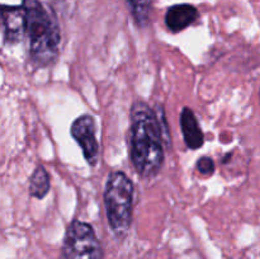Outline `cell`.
Returning <instances> with one entry per match:
<instances>
[{"label":"cell","instance_id":"1","mask_svg":"<svg viewBox=\"0 0 260 259\" xmlns=\"http://www.w3.org/2000/svg\"><path fill=\"white\" fill-rule=\"evenodd\" d=\"M129 146L131 161L141 177L152 178L164 164V135L156 111L142 101L131 107Z\"/></svg>","mask_w":260,"mask_h":259},{"label":"cell","instance_id":"2","mask_svg":"<svg viewBox=\"0 0 260 259\" xmlns=\"http://www.w3.org/2000/svg\"><path fill=\"white\" fill-rule=\"evenodd\" d=\"M27 17L29 58L37 68H45L56 60L60 51L61 32L55 14L40 0H23Z\"/></svg>","mask_w":260,"mask_h":259},{"label":"cell","instance_id":"3","mask_svg":"<svg viewBox=\"0 0 260 259\" xmlns=\"http://www.w3.org/2000/svg\"><path fill=\"white\" fill-rule=\"evenodd\" d=\"M103 197L109 228L117 238H124L134 215V183L126 173L112 172L107 178Z\"/></svg>","mask_w":260,"mask_h":259},{"label":"cell","instance_id":"4","mask_svg":"<svg viewBox=\"0 0 260 259\" xmlns=\"http://www.w3.org/2000/svg\"><path fill=\"white\" fill-rule=\"evenodd\" d=\"M60 259H103L101 241L90 223L74 220L68 226Z\"/></svg>","mask_w":260,"mask_h":259},{"label":"cell","instance_id":"5","mask_svg":"<svg viewBox=\"0 0 260 259\" xmlns=\"http://www.w3.org/2000/svg\"><path fill=\"white\" fill-rule=\"evenodd\" d=\"M70 134L83 150V155L90 167L99 160V142L96 140L95 119L90 114H81L71 123Z\"/></svg>","mask_w":260,"mask_h":259},{"label":"cell","instance_id":"6","mask_svg":"<svg viewBox=\"0 0 260 259\" xmlns=\"http://www.w3.org/2000/svg\"><path fill=\"white\" fill-rule=\"evenodd\" d=\"M3 37L8 45H15L20 42L27 35V17L24 8L14 5L2 7Z\"/></svg>","mask_w":260,"mask_h":259},{"label":"cell","instance_id":"7","mask_svg":"<svg viewBox=\"0 0 260 259\" xmlns=\"http://www.w3.org/2000/svg\"><path fill=\"white\" fill-rule=\"evenodd\" d=\"M180 128L183 140L188 149L198 150L205 144V135L201 128L194 112L189 107H184L180 112Z\"/></svg>","mask_w":260,"mask_h":259},{"label":"cell","instance_id":"8","mask_svg":"<svg viewBox=\"0 0 260 259\" xmlns=\"http://www.w3.org/2000/svg\"><path fill=\"white\" fill-rule=\"evenodd\" d=\"M198 15L197 8L190 4L173 5L165 14V24L173 33H178L193 24Z\"/></svg>","mask_w":260,"mask_h":259},{"label":"cell","instance_id":"9","mask_svg":"<svg viewBox=\"0 0 260 259\" xmlns=\"http://www.w3.org/2000/svg\"><path fill=\"white\" fill-rule=\"evenodd\" d=\"M50 175L43 165H38L29 178V195L33 198L42 200L50 192Z\"/></svg>","mask_w":260,"mask_h":259},{"label":"cell","instance_id":"10","mask_svg":"<svg viewBox=\"0 0 260 259\" xmlns=\"http://www.w3.org/2000/svg\"><path fill=\"white\" fill-rule=\"evenodd\" d=\"M131 13L135 20L140 27L147 24L150 18V10H151L152 0H128Z\"/></svg>","mask_w":260,"mask_h":259},{"label":"cell","instance_id":"11","mask_svg":"<svg viewBox=\"0 0 260 259\" xmlns=\"http://www.w3.org/2000/svg\"><path fill=\"white\" fill-rule=\"evenodd\" d=\"M197 169L203 175H212L215 173V163L210 156H202L197 161Z\"/></svg>","mask_w":260,"mask_h":259},{"label":"cell","instance_id":"12","mask_svg":"<svg viewBox=\"0 0 260 259\" xmlns=\"http://www.w3.org/2000/svg\"><path fill=\"white\" fill-rule=\"evenodd\" d=\"M259 96H260V90H259Z\"/></svg>","mask_w":260,"mask_h":259}]
</instances>
